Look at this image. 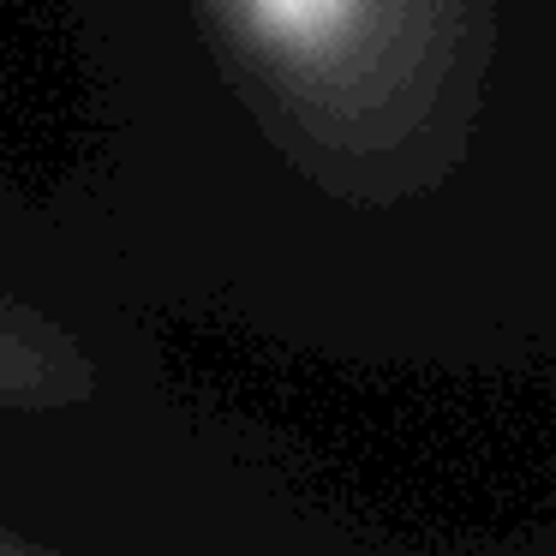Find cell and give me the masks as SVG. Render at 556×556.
I'll return each mask as SVG.
<instances>
[{
	"instance_id": "obj_1",
	"label": "cell",
	"mask_w": 556,
	"mask_h": 556,
	"mask_svg": "<svg viewBox=\"0 0 556 556\" xmlns=\"http://www.w3.org/2000/svg\"><path fill=\"white\" fill-rule=\"evenodd\" d=\"M383 0H228L240 37L281 66H324L365 37Z\"/></svg>"
}]
</instances>
